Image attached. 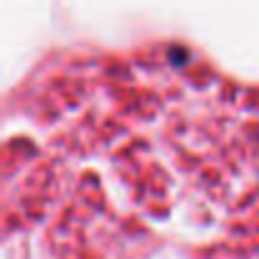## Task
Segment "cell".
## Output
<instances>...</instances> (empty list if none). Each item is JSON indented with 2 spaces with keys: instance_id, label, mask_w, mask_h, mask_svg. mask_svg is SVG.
I'll return each instance as SVG.
<instances>
[]
</instances>
